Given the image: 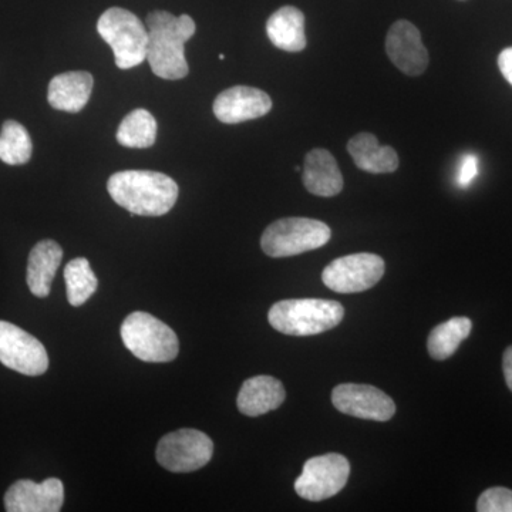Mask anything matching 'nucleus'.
Here are the masks:
<instances>
[{
  "label": "nucleus",
  "instance_id": "obj_1",
  "mask_svg": "<svg viewBox=\"0 0 512 512\" xmlns=\"http://www.w3.org/2000/svg\"><path fill=\"white\" fill-rule=\"evenodd\" d=\"M147 32V60L153 73L165 80L184 79L190 70L184 46L194 36V20L154 10L147 16Z\"/></svg>",
  "mask_w": 512,
  "mask_h": 512
},
{
  "label": "nucleus",
  "instance_id": "obj_2",
  "mask_svg": "<svg viewBox=\"0 0 512 512\" xmlns=\"http://www.w3.org/2000/svg\"><path fill=\"white\" fill-rule=\"evenodd\" d=\"M107 190L120 207L143 217H161L173 210L178 200L177 183L156 171H120L111 175Z\"/></svg>",
  "mask_w": 512,
  "mask_h": 512
},
{
  "label": "nucleus",
  "instance_id": "obj_3",
  "mask_svg": "<svg viewBox=\"0 0 512 512\" xmlns=\"http://www.w3.org/2000/svg\"><path fill=\"white\" fill-rule=\"evenodd\" d=\"M345 308L326 299H288L276 302L268 313L272 328L289 336H313L336 328Z\"/></svg>",
  "mask_w": 512,
  "mask_h": 512
},
{
  "label": "nucleus",
  "instance_id": "obj_4",
  "mask_svg": "<svg viewBox=\"0 0 512 512\" xmlns=\"http://www.w3.org/2000/svg\"><path fill=\"white\" fill-rule=\"evenodd\" d=\"M121 339L124 346L143 362H171L180 352V342L174 330L146 312L127 316L121 325Z\"/></svg>",
  "mask_w": 512,
  "mask_h": 512
},
{
  "label": "nucleus",
  "instance_id": "obj_5",
  "mask_svg": "<svg viewBox=\"0 0 512 512\" xmlns=\"http://www.w3.org/2000/svg\"><path fill=\"white\" fill-rule=\"evenodd\" d=\"M97 32L113 49L117 67L133 69L147 59L146 26L130 10L111 8L100 16Z\"/></svg>",
  "mask_w": 512,
  "mask_h": 512
},
{
  "label": "nucleus",
  "instance_id": "obj_6",
  "mask_svg": "<svg viewBox=\"0 0 512 512\" xmlns=\"http://www.w3.org/2000/svg\"><path fill=\"white\" fill-rule=\"evenodd\" d=\"M332 238L325 222L311 218H284L272 222L261 238L262 251L272 258H288L322 248Z\"/></svg>",
  "mask_w": 512,
  "mask_h": 512
},
{
  "label": "nucleus",
  "instance_id": "obj_7",
  "mask_svg": "<svg viewBox=\"0 0 512 512\" xmlns=\"http://www.w3.org/2000/svg\"><path fill=\"white\" fill-rule=\"evenodd\" d=\"M214 443L207 434L195 429H181L167 434L158 443L157 461L171 473H192L210 463Z\"/></svg>",
  "mask_w": 512,
  "mask_h": 512
},
{
  "label": "nucleus",
  "instance_id": "obj_8",
  "mask_svg": "<svg viewBox=\"0 0 512 512\" xmlns=\"http://www.w3.org/2000/svg\"><path fill=\"white\" fill-rule=\"evenodd\" d=\"M349 476L348 458L338 453L323 454L306 461L301 476L296 478L295 491L303 500L318 503L339 494Z\"/></svg>",
  "mask_w": 512,
  "mask_h": 512
},
{
  "label": "nucleus",
  "instance_id": "obj_9",
  "mask_svg": "<svg viewBox=\"0 0 512 512\" xmlns=\"http://www.w3.org/2000/svg\"><path fill=\"white\" fill-rule=\"evenodd\" d=\"M384 261L375 254H353L330 262L323 269L322 281L330 291L359 293L369 291L383 278Z\"/></svg>",
  "mask_w": 512,
  "mask_h": 512
},
{
  "label": "nucleus",
  "instance_id": "obj_10",
  "mask_svg": "<svg viewBox=\"0 0 512 512\" xmlns=\"http://www.w3.org/2000/svg\"><path fill=\"white\" fill-rule=\"evenodd\" d=\"M0 362L22 375L40 376L49 367V356L35 336L0 320Z\"/></svg>",
  "mask_w": 512,
  "mask_h": 512
},
{
  "label": "nucleus",
  "instance_id": "obj_11",
  "mask_svg": "<svg viewBox=\"0 0 512 512\" xmlns=\"http://www.w3.org/2000/svg\"><path fill=\"white\" fill-rule=\"evenodd\" d=\"M333 406L357 419L389 421L396 413L392 397L369 384H339L332 392Z\"/></svg>",
  "mask_w": 512,
  "mask_h": 512
},
{
  "label": "nucleus",
  "instance_id": "obj_12",
  "mask_svg": "<svg viewBox=\"0 0 512 512\" xmlns=\"http://www.w3.org/2000/svg\"><path fill=\"white\" fill-rule=\"evenodd\" d=\"M386 52L394 66L407 76H420L429 66V53L421 42L419 29L407 20H399L390 28Z\"/></svg>",
  "mask_w": 512,
  "mask_h": 512
},
{
  "label": "nucleus",
  "instance_id": "obj_13",
  "mask_svg": "<svg viewBox=\"0 0 512 512\" xmlns=\"http://www.w3.org/2000/svg\"><path fill=\"white\" fill-rule=\"evenodd\" d=\"M64 503V487L59 478H47L36 484L16 481L5 495L8 512H59Z\"/></svg>",
  "mask_w": 512,
  "mask_h": 512
},
{
  "label": "nucleus",
  "instance_id": "obj_14",
  "mask_svg": "<svg viewBox=\"0 0 512 512\" xmlns=\"http://www.w3.org/2000/svg\"><path fill=\"white\" fill-rule=\"evenodd\" d=\"M272 109V100L255 87L235 86L214 101V114L221 123L238 124L264 117Z\"/></svg>",
  "mask_w": 512,
  "mask_h": 512
},
{
  "label": "nucleus",
  "instance_id": "obj_15",
  "mask_svg": "<svg viewBox=\"0 0 512 512\" xmlns=\"http://www.w3.org/2000/svg\"><path fill=\"white\" fill-rule=\"evenodd\" d=\"M303 185L318 197H335L343 190V177L335 157L323 148L309 151L303 164Z\"/></svg>",
  "mask_w": 512,
  "mask_h": 512
},
{
  "label": "nucleus",
  "instance_id": "obj_16",
  "mask_svg": "<svg viewBox=\"0 0 512 512\" xmlns=\"http://www.w3.org/2000/svg\"><path fill=\"white\" fill-rule=\"evenodd\" d=\"M284 384L271 376H255L245 380L239 390L237 406L239 412L249 417L278 409L285 402Z\"/></svg>",
  "mask_w": 512,
  "mask_h": 512
},
{
  "label": "nucleus",
  "instance_id": "obj_17",
  "mask_svg": "<svg viewBox=\"0 0 512 512\" xmlns=\"http://www.w3.org/2000/svg\"><path fill=\"white\" fill-rule=\"evenodd\" d=\"M93 76L87 72H66L53 77L47 90V100L53 109L79 113L89 103Z\"/></svg>",
  "mask_w": 512,
  "mask_h": 512
},
{
  "label": "nucleus",
  "instance_id": "obj_18",
  "mask_svg": "<svg viewBox=\"0 0 512 512\" xmlns=\"http://www.w3.org/2000/svg\"><path fill=\"white\" fill-rule=\"evenodd\" d=\"M62 259L63 249L52 239L37 242L35 248L30 251L26 281L30 292L37 298L49 296Z\"/></svg>",
  "mask_w": 512,
  "mask_h": 512
},
{
  "label": "nucleus",
  "instance_id": "obj_19",
  "mask_svg": "<svg viewBox=\"0 0 512 512\" xmlns=\"http://www.w3.org/2000/svg\"><path fill=\"white\" fill-rule=\"evenodd\" d=\"M348 151L360 170L370 174H389L399 168V156L390 146H382L373 134L360 133L349 141Z\"/></svg>",
  "mask_w": 512,
  "mask_h": 512
},
{
  "label": "nucleus",
  "instance_id": "obj_20",
  "mask_svg": "<svg viewBox=\"0 0 512 512\" xmlns=\"http://www.w3.org/2000/svg\"><path fill=\"white\" fill-rule=\"evenodd\" d=\"M266 35L278 49L289 53L302 52L308 45L305 15L293 6H284L276 10L266 22Z\"/></svg>",
  "mask_w": 512,
  "mask_h": 512
},
{
  "label": "nucleus",
  "instance_id": "obj_21",
  "mask_svg": "<svg viewBox=\"0 0 512 512\" xmlns=\"http://www.w3.org/2000/svg\"><path fill=\"white\" fill-rule=\"evenodd\" d=\"M473 322L466 316H458L441 323L431 330L427 349L436 360H446L457 352L458 346L470 336Z\"/></svg>",
  "mask_w": 512,
  "mask_h": 512
},
{
  "label": "nucleus",
  "instance_id": "obj_22",
  "mask_svg": "<svg viewBox=\"0 0 512 512\" xmlns=\"http://www.w3.org/2000/svg\"><path fill=\"white\" fill-rule=\"evenodd\" d=\"M117 141L127 148H150L156 143L157 121L146 109H137L121 121Z\"/></svg>",
  "mask_w": 512,
  "mask_h": 512
},
{
  "label": "nucleus",
  "instance_id": "obj_23",
  "mask_svg": "<svg viewBox=\"0 0 512 512\" xmlns=\"http://www.w3.org/2000/svg\"><path fill=\"white\" fill-rule=\"evenodd\" d=\"M64 281H66L67 299L70 305L82 306L89 301L96 292L97 276L86 258H76L64 268Z\"/></svg>",
  "mask_w": 512,
  "mask_h": 512
},
{
  "label": "nucleus",
  "instance_id": "obj_24",
  "mask_svg": "<svg viewBox=\"0 0 512 512\" xmlns=\"http://www.w3.org/2000/svg\"><path fill=\"white\" fill-rule=\"evenodd\" d=\"M32 153V138L28 130L18 121H5L0 133V160L9 165H23L32 158Z\"/></svg>",
  "mask_w": 512,
  "mask_h": 512
},
{
  "label": "nucleus",
  "instance_id": "obj_25",
  "mask_svg": "<svg viewBox=\"0 0 512 512\" xmlns=\"http://www.w3.org/2000/svg\"><path fill=\"white\" fill-rule=\"evenodd\" d=\"M478 512H512V490L493 487L484 491L477 501Z\"/></svg>",
  "mask_w": 512,
  "mask_h": 512
},
{
  "label": "nucleus",
  "instance_id": "obj_26",
  "mask_svg": "<svg viewBox=\"0 0 512 512\" xmlns=\"http://www.w3.org/2000/svg\"><path fill=\"white\" fill-rule=\"evenodd\" d=\"M478 157L476 154H466L460 161V167H458L457 173V184L458 187L467 188L468 185L476 180L478 175Z\"/></svg>",
  "mask_w": 512,
  "mask_h": 512
},
{
  "label": "nucleus",
  "instance_id": "obj_27",
  "mask_svg": "<svg viewBox=\"0 0 512 512\" xmlns=\"http://www.w3.org/2000/svg\"><path fill=\"white\" fill-rule=\"evenodd\" d=\"M498 67L504 79L512 86V46L504 49L498 56Z\"/></svg>",
  "mask_w": 512,
  "mask_h": 512
},
{
  "label": "nucleus",
  "instance_id": "obj_28",
  "mask_svg": "<svg viewBox=\"0 0 512 512\" xmlns=\"http://www.w3.org/2000/svg\"><path fill=\"white\" fill-rule=\"evenodd\" d=\"M503 370L505 382H507L508 389L512 392V346L504 352Z\"/></svg>",
  "mask_w": 512,
  "mask_h": 512
}]
</instances>
